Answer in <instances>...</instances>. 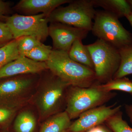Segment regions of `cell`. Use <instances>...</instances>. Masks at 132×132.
Listing matches in <instances>:
<instances>
[{
	"instance_id": "cell-14",
	"label": "cell",
	"mask_w": 132,
	"mask_h": 132,
	"mask_svg": "<svg viewBox=\"0 0 132 132\" xmlns=\"http://www.w3.org/2000/svg\"><path fill=\"white\" fill-rule=\"evenodd\" d=\"M95 6L103 8L105 11L113 14L118 18L126 17L132 13L127 1L125 0H92Z\"/></svg>"
},
{
	"instance_id": "cell-20",
	"label": "cell",
	"mask_w": 132,
	"mask_h": 132,
	"mask_svg": "<svg viewBox=\"0 0 132 132\" xmlns=\"http://www.w3.org/2000/svg\"><path fill=\"white\" fill-rule=\"evenodd\" d=\"M52 50V47L42 43L26 53L24 57L34 61L46 62L49 59Z\"/></svg>"
},
{
	"instance_id": "cell-1",
	"label": "cell",
	"mask_w": 132,
	"mask_h": 132,
	"mask_svg": "<svg viewBox=\"0 0 132 132\" xmlns=\"http://www.w3.org/2000/svg\"><path fill=\"white\" fill-rule=\"evenodd\" d=\"M46 62L53 75L71 86L87 88L99 84L94 71L74 61L67 52L53 49Z\"/></svg>"
},
{
	"instance_id": "cell-17",
	"label": "cell",
	"mask_w": 132,
	"mask_h": 132,
	"mask_svg": "<svg viewBox=\"0 0 132 132\" xmlns=\"http://www.w3.org/2000/svg\"><path fill=\"white\" fill-rule=\"evenodd\" d=\"M36 120L31 111H22L17 115L14 124L15 132H33L35 130Z\"/></svg>"
},
{
	"instance_id": "cell-24",
	"label": "cell",
	"mask_w": 132,
	"mask_h": 132,
	"mask_svg": "<svg viewBox=\"0 0 132 132\" xmlns=\"http://www.w3.org/2000/svg\"><path fill=\"white\" fill-rule=\"evenodd\" d=\"M13 40V36L7 24L0 21V44H6Z\"/></svg>"
},
{
	"instance_id": "cell-7",
	"label": "cell",
	"mask_w": 132,
	"mask_h": 132,
	"mask_svg": "<svg viewBox=\"0 0 132 132\" xmlns=\"http://www.w3.org/2000/svg\"><path fill=\"white\" fill-rule=\"evenodd\" d=\"M48 16L44 14L31 15L15 14L7 17L6 23L14 39L30 36L42 42L49 35Z\"/></svg>"
},
{
	"instance_id": "cell-5",
	"label": "cell",
	"mask_w": 132,
	"mask_h": 132,
	"mask_svg": "<svg viewBox=\"0 0 132 132\" xmlns=\"http://www.w3.org/2000/svg\"><path fill=\"white\" fill-rule=\"evenodd\" d=\"M92 31L98 39L120 49L132 44V35L115 15L106 11H96Z\"/></svg>"
},
{
	"instance_id": "cell-22",
	"label": "cell",
	"mask_w": 132,
	"mask_h": 132,
	"mask_svg": "<svg viewBox=\"0 0 132 132\" xmlns=\"http://www.w3.org/2000/svg\"><path fill=\"white\" fill-rule=\"evenodd\" d=\"M17 40L19 54L20 56L24 57L26 53L43 43L36 38L30 36H23Z\"/></svg>"
},
{
	"instance_id": "cell-25",
	"label": "cell",
	"mask_w": 132,
	"mask_h": 132,
	"mask_svg": "<svg viewBox=\"0 0 132 132\" xmlns=\"http://www.w3.org/2000/svg\"><path fill=\"white\" fill-rule=\"evenodd\" d=\"M9 7L7 3L0 0V18L4 17L8 11Z\"/></svg>"
},
{
	"instance_id": "cell-11",
	"label": "cell",
	"mask_w": 132,
	"mask_h": 132,
	"mask_svg": "<svg viewBox=\"0 0 132 132\" xmlns=\"http://www.w3.org/2000/svg\"><path fill=\"white\" fill-rule=\"evenodd\" d=\"M48 69L45 62H38L20 56L0 69V79L11 76L38 73Z\"/></svg>"
},
{
	"instance_id": "cell-2",
	"label": "cell",
	"mask_w": 132,
	"mask_h": 132,
	"mask_svg": "<svg viewBox=\"0 0 132 132\" xmlns=\"http://www.w3.org/2000/svg\"><path fill=\"white\" fill-rule=\"evenodd\" d=\"M98 84L87 88L69 87L65 111L71 120L78 118L86 111L103 105L115 96L113 93L99 88Z\"/></svg>"
},
{
	"instance_id": "cell-3",
	"label": "cell",
	"mask_w": 132,
	"mask_h": 132,
	"mask_svg": "<svg viewBox=\"0 0 132 132\" xmlns=\"http://www.w3.org/2000/svg\"><path fill=\"white\" fill-rule=\"evenodd\" d=\"M53 75L43 82L35 96V102L41 120L62 112L63 104L66 105L67 93L71 86Z\"/></svg>"
},
{
	"instance_id": "cell-28",
	"label": "cell",
	"mask_w": 132,
	"mask_h": 132,
	"mask_svg": "<svg viewBox=\"0 0 132 132\" xmlns=\"http://www.w3.org/2000/svg\"><path fill=\"white\" fill-rule=\"evenodd\" d=\"M132 27V13L126 17Z\"/></svg>"
},
{
	"instance_id": "cell-19",
	"label": "cell",
	"mask_w": 132,
	"mask_h": 132,
	"mask_svg": "<svg viewBox=\"0 0 132 132\" xmlns=\"http://www.w3.org/2000/svg\"><path fill=\"white\" fill-rule=\"evenodd\" d=\"M98 87L105 92H111L112 90H119L132 95V81L126 77L112 79L104 84H98Z\"/></svg>"
},
{
	"instance_id": "cell-4",
	"label": "cell",
	"mask_w": 132,
	"mask_h": 132,
	"mask_svg": "<svg viewBox=\"0 0 132 132\" xmlns=\"http://www.w3.org/2000/svg\"><path fill=\"white\" fill-rule=\"evenodd\" d=\"M86 46L92 57L97 82L104 84L112 79L120 65L119 50L100 39Z\"/></svg>"
},
{
	"instance_id": "cell-13",
	"label": "cell",
	"mask_w": 132,
	"mask_h": 132,
	"mask_svg": "<svg viewBox=\"0 0 132 132\" xmlns=\"http://www.w3.org/2000/svg\"><path fill=\"white\" fill-rule=\"evenodd\" d=\"M71 120L66 111H62L47 119L39 132H68Z\"/></svg>"
},
{
	"instance_id": "cell-27",
	"label": "cell",
	"mask_w": 132,
	"mask_h": 132,
	"mask_svg": "<svg viewBox=\"0 0 132 132\" xmlns=\"http://www.w3.org/2000/svg\"><path fill=\"white\" fill-rule=\"evenodd\" d=\"M125 108L126 113L132 123V105H126Z\"/></svg>"
},
{
	"instance_id": "cell-16",
	"label": "cell",
	"mask_w": 132,
	"mask_h": 132,
	"mask_svg": "<svg viewBox=\"0 0 132 132\" xmlns=\"http://www.w3.org/2000/svg\"><path fill=\"white\" fill-rule=\"evenodd\" d=\"M118 50L120 56V64L113 79L124 78L132 74V44Z\"/></svg>"
},
{
	"instance_id": "cell-29",
	"label": "cell",
	"mask_w": 132,
	"mask_h": 132,
	"mask_svg": "<svg viewBox=\"0 0 132 132\" xmlns=\"http://www.w3.org/2000/svg\"><path fill=\"white\" fill-rule=\"evenodd\" d=\"M127 2L129 3L131 7V12L132 13V0H128Z\"/></svg>"
},
{
	"instance_id": "cell-23",
	"label": "cell",
	"mask_w": 132,
	"mask_h": 132,
	"mask_svg": "<svg viewBox=\"0 0 132 132\" xmlns=\"http://www.w3.org/2000/svg\"><path fill=\"white\" fill-rule=\"evenodd\" d=\"M18 108L0 105V125L9 121L14 115Z\"/></svg>"
},
{
	"instance_id": "cell-8",
	"label": "cell",
	"mask_w": 132,
	"mask_h": 132,
	"mask_svg": "<svg viewBox=\"0 0 132 132\" xmlns=\"http://www.w3.org/2000/svg\"><path fill=\"white\" fill-rule=\"evenodd\" d=\"M35 81L29 77H20L0 82V105L19 108L29 100Z\"/></svg>"
},
{
	"instance_id": "cell-6",
	"label": "cell",
	"mask_w": 132,
	"mask_h": 132,
	"mask_svg": "<svg viewBox=\"0 0 132 132\" xmlns=\"http://www.w3.org/2000/svg\"><path fill=\"white\" fill-rule=\"evenodd\" d=\"M69 3L67 6L53 11L48 16L49 21L92 31L96 12L92 0L71 1Z\"/></svg>"
},
{
	"instance_id": "cell-12",
	"label": "cell",
	"mask_w": 132,
	"mask_h": 132,
	"mask_svg": "<svg viewBox=\"0 0 132 132\" xmlns=\"http://www.w3.org/2000/svg\"><path fill=\"white\" fill-rule=\"evenodd\" d=\"M69 0H21L15 6L16 10L26 15L39 13L49 15L62 4L70 3Z\"/></svg>"
},
{
	"instance_id": "cell-15",
	"label": "cell",
	"mask_w": 132,
	"mask_h": 132,
	"mask_svg": "<svg viewBox=\"0 0 132 132\" xmlns=\"http://www.w3.org/2000/svg\"><path fill=\"white\" fill-rule=\"evenodd\" d=\"M68 54L69 57L74 61L94 71L90 52L86 46L82 44L81 40H77L74 42Z\"/></svg>"
},
{
	"instance_id": "cell-21",
	"label": "cell",
	"mask_w": 132,
	"mask_h": 132,
	"mask_svg": "<svg viewBox=\"0 0 132 132\" xmlns=\"http://www.w3.org/2000/svg\"><path fill=\"white\" fill-rule=\"evenodd\" d=\"M122 112L118 111L105 123L114 132H132V128L123 119Z\"/></svg>"
},
{
	"instance_id": "cell-10",
	"label": "cell",
	"mask_w": 132,
	"mask_h": 132,
	"mask_svg": "<svg viewBox=\"0 0 132 132\" xmlns=\"http://www.w3.org/2000/svg\"><path fill=\"white\" fill-rule=\"evenodd\" d=\"M89 31L59 22H52L49 26L48 35L52 38L53 50L68 53L74 42L82 40Z\"/></svg>"
},
{
	"instance_id": "cell-26",
	"label": "cell",
	"mask_w": 132,
	"mask_h": 132,
	"mask_svg": "<svg viewBox=\"0 0 132 132\" xmlns=\"http://www.w3.org/2000/svg\"><path fill=\"white\" fill-rule=\"evenodd\" d=\"M86 132H111L104 126L101 125L95 127Z\"/></svg>"
},
{
	"instance_id": "cell-9",
	"label": "cell",
	"mask_w": 132,
	"mask_h": 132,
	"mask_svg": "<svg viewBox=\"0 0 132 132\" xmlns=\"http://www.w3.org/2000/svg\"><path fill=\"white\" fill-rule=\"evenodd\" d=\"M121 106H101L85 112L71 123L68 132H86L101 125L121 110Z\"/></svg>"
},
{
	"instance_id": "cell-18",
	"label": "cell",
	"mask_w": 132,
	"mask_h": 132,
	"mask_svg": "<svg viewBox=\"0 0 132 132\" xmlns=\"http://www.w3.org/2000/svg\"><path fill=\"white\" fill-rule=\"evenodd\" d=\"M18 40H13L0 46V69L20 57Z\"/></svg>"
}]
</instances>
